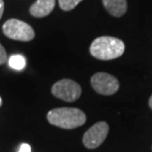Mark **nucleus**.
<instances>
[{
  "label": "nucleus",
  "instance_id": "11",
  "mask_svg": "<svg viewBox=\"0 0 152 152\" xmlns=\"http://www.w3.org/2000/svg\"><path fill=\"white\" fill-rule=\"evenodd\" d=\"M6 61H7V53H6V50L3 48V45L0 44V65L4 64Z\"/></svg>",
  "mask_w": 152,
  "mask_h": 152
},
{
  "label": "nucleus",
  "instance_id": "7",
  "mask_svg": "<svg viewBox=\"0 0 152 152\" xmlns=\"http://www.w3.org/2000/svg\"><path fill=\"white\" fill-rule=\"evenodd\" d=\"M54 6H56V0H37L30 7V13L34 17L42 18L50 14Z\"/></svg>",
  "mask_w": 152,
  "mask_h": 152
},
{
  "label": "nucleus",
  "instance_id": "5",
  "mask_svg": "<svg viewBox=\"0 0 152 152\" xmlns=\"http://www.w3.org/2000/svg\"><path fill=\"white\" fill-rule=\"evenodd\" d=\"M91 85L97 93L101 95L110 96L117 93L120 83L114 75L107 72H98L91 77Z\"/></svg>",
  "mask_w": 152,
  "mask_h": 152
},
{
  "label": "nucleus",
  "instance_id": "2",
  "mask_svg": "<svg viewBox=\"0 0 152 152\" xmlns=\"http://www.w3.org/2000/svg\"><path fill=\"white\" fill-rule=\"evenodd\" d=\"M124 44L121 39L109 36L95 39L90 45V53L97 59L111 60L118 58L124 53Z\"/></svg>",
  "mask_w": 152,
  "mask_h": 152
},
{
  "label": "nucleus",
  "instance_id": "12",
  "mask_svg": "<svg viewBox=\"0 0 152 152\" xmlns=\"http://www.w3.org/2000/svg\"><path fill=\"white\" fill-rule=\"evenodd\" d=\"M18 152H32L31 151V146H30L28 143H22Z\"/></svg>",
  "mask_w": 152,
  "mask_h": 152
},
{
  "label": "nucleus",
  "instance_id": "1",
  "mask_svg": "<svg viewBox=\"0 0 152 152\" xmlns=\"http://www.w3.org/2000/svg\"><path fill=\"white\" fill-rule=\"evenodd\" d=\"M47 118L53 126L64 129H73L86 123V115L77 108H56L48 113Z\"/></svg>",
  "mask_w": 152,
  "mask_h": 152
},
{
  "label": "nucleus",
  "instance_id": "13",
  "mask_svg": "<svg viewBox=\"0 0 152 152\" xmlns=\"http://www.w3.org/2000/svg\"><path fill=\"white\" fill-rule=\"evenodd\" d=\"M4 1L3 0H0V19H1L2 15H3V12H4Z\"/></svg>",
  "mask_w": 152,
  "mask_h": 152
},
{
  "label": "nucleus",
  "instance_id": "15",
  "mask_svg": "<svg viewBox=\"0 0 152 152\" xmlns=\"http://www.w3.org/2000/svg\"><path fill=\"white\" fill-rule=\"evenodd\" d=\"M1 106H2V98L0 97V107H1Z\"/></svg>",
  "mask_w": 152,
  "mask_h": 152
},
{
  "label": "nucleus",
  "instance_id": "8",
  "mask_svg": "<svg viewBox=\"0 0 152 152\" xmlns=\"http://www.w3.org/2000/svg\"><path fill=\"white\" fill-rule=\"evenodd\" d=\"M103 5L109 14L114 17H121L127 11L126 0H102Z\"/></svg>",
  "mask_w": 152,
  "mask_h": 152
},
{
  "label": "nucleus",
  "instance_id": "6",
  "mask_svg": "<svg viewBox=\"0 0 152 152\" xmlns=\"http://www.w3.org/2000/svg\"><path fill=\"white\" fill-rule=\"evenodd\" d=\"M109 133V124L106 121H98L93 124L83 135V144L88 149H95L105 141Z\"/></svg>",
  "mask_w": 152,
  "mask_h": 152
},
{
  "label": "nucleus",
  "instance_id": "3",
  "mask_svg": "<svg viewBox=\"0 0 152 152\" xmlns=\"http://www.w3.org/2000/svg\"><path fill=\"white\" fill-rule=\"evenodd\" d=\"M2 31L6 37L21 42H30L35 38L34 29L29 24L18 19H10L3 24Z\"/></svg>",
  "mask_w": 152,
  "mask_h": 152
},
{
  "label": "nucleus",
  "instance_id": "14",
  "mask_svg": "<svg viewBox=\"0 0 152 152\" xmlns=\"http://www.w3.org/2000/svg\"><path fill=\"white\" fill-rule=\"evenodd\" d=\"M148 105H149V108L152 110V95L150 96V98H149V101H148Z\"/></svg>",
  "mask_w": 152,
  "mask_h": 152
},
{
  "label": "nucleus",
  "instance_id": "10",
  "mask_svg": "<svg viewBox=\"0 0 152 152\" xmlns=\"http://www.w3.org/2000/svg\"><path fill=\"white\" fill-rule=\"evenodd\" d=\"M82 0H58L59 7L63 11H70L74 9Z\"/></svg>",
  "mask_w": 152,
  "mask_h": 152
},
{
  "label": "nucleus",
  "instance_id": "9",
  "mask_svg": "<svg viewBox=\"0 0 152 152\" xmlns=\"http://www.w3.org/2000/svg\"><path fill=\"white\" fill-rule=\"evenodd\" d=\"M8 64L15 70H22L26 66V59L21 54H13L8 59Z\"/></svg>",
  "mask_w": 152,
  "mask_h": 152
},
{
  "label": "nucleus",
  "instance_id": "4",
  "mask_svg": "<svg viewBox=\"0 0 152 152\" xmlns=\"http://www.w3.org/2000/svg\"><path fill=\"white\" fill-rule=\"evenodd\" d=\"M51 93L56 98L65 102H74L80 98L82 89L77 82L71 79H61L51 87Z\"/></svg>",
  "mask_w": 152,
  "mask_h": 152
}]
</instances>
